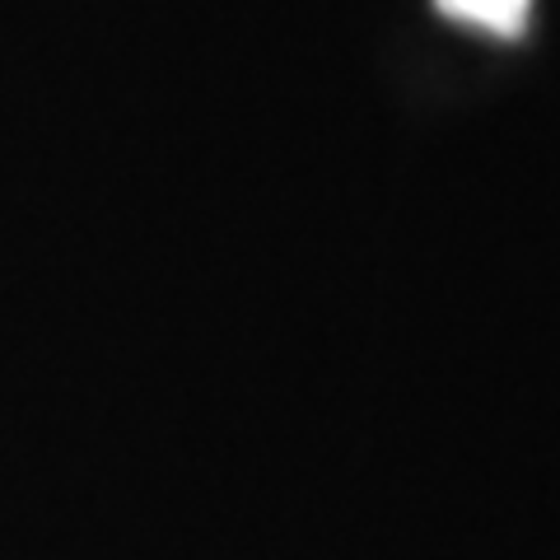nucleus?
Returning a JSON list of instances; mask_svg holds the SVG:
<instances>
[{
  "mask_svg": "<svg viewBox=\"0 0 560 560\" xmlns=\"http://www.w3.org/2000/svg\"><path fill=\"white\" fill-rule=\"evenodd\" d=\"M434 5H440L448 20L500 33V38H518L533 14V0H434Z\"/></svg>",
  "mask_w": 560,
  "mask_h": 560,
  "instance_id": "f257e3e1",
  "label": "nucleus"
}]
</instances>
